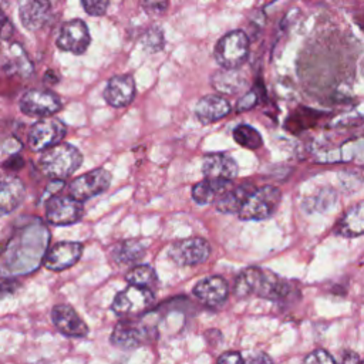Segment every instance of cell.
Wrapping results in <instances>:
<instances>
[{
	"instance_id": "7402d4cb",
	"label": "cell",
	"mask_w": 364,
	"mask_h": 364,
	"mask_svg": "<svg viewBox=\"0 0 364 364\" xmlns=\"http://www.w3.org/2000/svg\"><path fill=\"white\" fill-rule=\"evenodd\" d=\"M3 68L10 75L17 77H30L33 73V63L30 61L27 53L17 43L10 44V47L4 51Z\"/></svg>"
},
{
	"instance_id": "5b68a950",
	"label": "cell",
	"mask_w": 364,
	"mask_h": 364,
	"mask_svg": "<svg viewBox=\"0 0 364 364\" xmlns=\"http://www.w3.org/2000/svg\"><path fill=\"white\" fill-rule=\"evenodd\" d=\"M154 301L155 296L151 289L129 284L114 297L111 310L118 317H135L145 313Z\"/></svg>"
},
{
	"instance_id": "30bf717a",
	"label": "cell",
	"mask_w": 364,
	"mask_h": 364,
	"mask_svg": "<svg viewBox=\"0 0 364 364\" xmlns=\"http://www.w3.org/2000/svg\"><path fill=\"white\" fill-rule=\"evenodd\" d=\"M109 185L111 173L104 168H98L77 176L68 185V195L82 202L101 195L109 188Z\"/></svg>"
},
{
	"instance_id": "277c9868",
	"label": "cell",
	"mask_w": 364,
	"mask_h": 364,
	"mask_svg": "<svg viewBox=\"0 0 364 364\" xmlns=\"http://www.w3.org/2000/svg\"><path fill=\"white\" fill-rule=\"evenodd\" d=\"M249 55V37L242 30L225 34L215 46L213 57L222 68H239Z\"/></svg>"
},
{
	"instance_id": "d6a6232c",
	"label": "cell",
	"mask_w": 364,
	"mask_h": 364,
	"mask_svg": "<svg viewBox=\"0 0 364 364\" xmlns=\"http://www.w3.org/2000/svg\"><path fill=\"white\" fill-rule=\"evenodd\" d=\"M257 104V94L255 91H247L245 92L240 100L237 101V105H236V109L237 111H247L250 108H253L255 105Z\"/></svg>"
},
{
	"instance_id": "4316f807",
	"label": "cell",
	"mask_w": 364,
	"mask_h": 364,
	"mask_svg": "<svg viewBox=\"0 0 364 364\" xmlns=\"http://www.w3.org/2000/svg\"><path fill=\"white\" fill-rule=\"evenodd\" d=\"M125 280L129 284L139 286V287H146V289L152 290L158 283V276H156L152 266H149V264H136L127 273Z\"/></svg>"
},
{
	"instance_id": "4fadbf2b",
	"label": "cell",
	"mask_w": 364,
	"mask_h": 364,
	"mask_svg": "<svg viewBox=\"0 0 364 364\" xmlns=\"http://www.w3.org/2000/svg\"><path fill=\"white\" fill-rule=\"evenodd\" d=\"M82 249V243L80 242H57L46 252L43 264L53 272L65 270L80 260Z\"/></svg>"
},
{
	"instance_id": "e575fe53",
	"label": "cell",
	"mask_w": 364,
	"mask_h": 364,
	"mask_svg": "<svg viewBox=\"0 0 364 364\" xmlns=\"http://www.w3.org/2000/svg\"><path fill=\"white\" fill-rule=\"evenodd\" d=\"M243 357L237 351H230V353H223L222 355L218 357V363H242Z\"/></svg>"
},
{
	"instance_id": "5bb4252c",
	"label": "cell",
	"mask_w": 364,
	"mask_h": 364,
	"mask_svg": "<svg viewBox=\"0 0 364 364\" xmlns=\"http://www.w3.org/2000/svg\"><path fill=\"white\" fill-rule=\"evenodd\" d=\"M51 321L54 327L65 337L81 338L88 334L87 323L68 304H55L51 310Z\"/></svg>"
},
{
	"instance_id": "7a4b0ae2",
	"label": "cell",
	"mask_w": 364,
	"mask_h": 364,
	"mask_svg": "<svg viewBox=\"0 0 364 364\" xmlns=\"http://www.w3.org/2000/svg\"><path fill=\"white\" fill-rule=\"evenodd\" d=\"M82 164L81 152L71 144L58 142L41 151L38 166L51 179H65L71 176Z\"/></svg>"
},
{
	"instance_id": "d6986e66",
	"label": "cell",
	"mask_w": 364,
	"mask_h": 364,
	"mask_svg": "<svg viewBox=\"0 0 364 364\" xmlns=\"http://www.w3.org/2000/svg\"><path fill=\"white\" fill-rule=\"evenodd\" d=\"M230 109L232 107L226 98L218 94H208L196 102L195 115L200 124L209 125L225 118Z\"/></svg>"
},
{
	"instance_id": "2e32d148",
	"label": "cell",
	"mask_w": 364,
	"mask_h": 364,
	"mask_svg": "<svg viewBox=\"0 0 364 364\" xmlns=\"http://www.w3.org/2000/svg\"><path fill=\"white\" fill-rule=\"evenodd\" d=\"M135 91V81L132 75L119 74L109 78L104 90V100L114 108H122L132 102Z\"/></svg>"
},
{
	"instance_id": "52a82bcc",
	"label": "cell",
	"mask_w": 364,
	"mask_h": 364,
	"mask_svg": "<svg viewBox=\"0 0 364 364\" xmlns=\"http://www.w3.org/2000/svg\"><path fill=\"white\" fill-rule=\"evenodd\" d=\"M82 202L71 195H51L46 202V219L55 226H68L81 220Z\"/></svg>"
},
{
	"instance_id": "836d02e7",
	"label": "cell",
	"mask_w": 364,
	"mask_h": 364,
	"mask_svg": "<svg viewBox=\"0 0 364 364\" xmlns=\"http://www.w3.org/2000/svg\"><path fill=\"white\" fill-rule=\"evenodd\" d=\"M13 33H14V27L0 7V40H4V41L10 40Z\"/></svg>"
},
{
	"instance_id": "4dcf8cb0",
	"label": "cell",
	"mask_w": 364,
	"mask_h": 364,
	"mask_svg": "<svg viewBox=\"0 0 364 364\" xmlns=\"http://www.w3.org/2000/svg\"><path fill=\"white\" fill-rule=\"evenodd\" d=\"M142 9L149 16H161L166 11L169 0H141Z\"/></svg>"
},
{
	"instance_id": "8992f818",
	"label": "cell",
	"mask_w": 364,
	"mask_h": 364,
	"mask_svg": "<svg viewBox=\"0 0 364 364\" xmlns=\"http://www.w3.org/2000/svg\"><path fill=\"white\" fill-rule=\"evenodd\" d=\"M65 134H67V127L61 119L53 115L43 117L30 127L28 135H27V144L31 151L41 152L48 146L61 142Z\"/></svg>"
},
{
	"instance_id": "d590c367",
	"label": "cell",
	"mask_w": 364,
	"mask_h": 364,
	"mask_svg": "<svg viewBox=\"0 0 364 364\" xmlns=\"http://www.w3.org/2000/svg\"><path fill=\"white\" fill-rule=\"evenodd\" d=\"M336 361H341V363H358L361 361V357L358 354H355L354 351H344L341 353L340 358Z\"/></svg>"
},
{
	"instance_id": "f546056e",
	"label": "cell",
	"mask_w": 364,
	"mask_h": 364,
	"mask_svg": "<svg viewBox=\"0 0 364 364\" xmlns=\"http://www.w3.org/2000/svg\"><path fill=\"white\" fill-rule=\"evenodd\" d=\"M81 4L90 16H104L109 6V0H81Z\"/></svg>"
},
{
	"instance_id": "ac0fdd59",
	"label": "cell",
	"mask_w": 364,
	"mask_h": 364,
	"mask_svg": "<svg viewBox=\"0 0 364 364\" xmlns=\"http://www.w3.org/2000/svg\"><path fill=\"white\" fill-rule=\"evenodd\" d=\"M236 161L226 154H210L203 158L202 173L206 179L233 181L237 176Z\"/></svg>"
},
{
	"instance_id": "6da1fadb",
	"label": "cell",
	"mask_w": 364,
	"mask_h": 364,
	"mask_svg": "<svg viewBox=\"0 0 364 364\" xmlns=\"http://www.w3.org/2000/svg\"><path fill=\"white\" fill-rule=\"evenodd\" d=\"M233 291L240 299L257 296L267 300H280L289 293V284L269 270L247 267L236 277Z\"/></svg>"
},
{
	"instance_id": "83f0119b",
	"label": "cell",
	"mask_w": 364,
	"mask_h": 364,
	"mask_svg": "<svg viewBox=\"0 0 364 364\" xmlns=\"http://www.w3.org/2000/svg\"><path fill=\"white\" fill-rule=\"evenodd\" d=\"M233 139L243 148L257 149L262 146V135L253 127L247 124H240L233 129Z\"/></svg>"
},
{
	"instance_id": "603a6c76",
	"label": "cell",
	"mask_w": 364,
	"mask_h": 364,
	"mask_svg": "<svg viewBox=\"0 0 364 364\" xmlns=\"http://www.w3.org/2000/svg\"><path fill=\"white\" fill-rule=\"evenodd\" d=\"M256 186L250 182H243L239 186L226 189L216 200L215 206L220 213H237L240 206L243 205L247 195L255 189Z\"/></svg>"
},
{
	"instance_id": "e0dca14e",
	"label": "cell",
	"mask_w": 364,
	"mask_h": 364,
	"mask_svg": "<svg viewBox=\"0 0 364 364\" xmlns=\"http://www.w3.org/2000/svg\"><path fill=\"white\" fill-rule=\"evenodd\" d=\"M229 287L223 277L209 276L199 280L193 287V296L203 304L216 307L228 300Z\"/></svg>"
},
{
	"instance_id": "1f68e13d",
	"label": "cell",
	"mask_w": 364,
	"mask_h": 364,
	"mask_svg": "<svg viewBox=\"0 0 364 364\" xmlns=\"http://www.w3.org/2000/svg\"><path fill=\"white\" fill-rule=\"evenodd\" d=\"M303 361L306 364H330V363H336V358L326 350L317 348V350L311 351L310 354H307Z\"/></svg>"
},
{
	"instance_id": "9c48e42d",
	"label": "cell",
	"mask_w": 364,
	"mask_h": 364,
	"mask_svg": "<svg viewBox=\"0 0 364 364\" xmlns=\"http://www.w3.org/2000/svg\"><path fill=\"white\" fill-rule=\"evenodd\" d=\"M210 246L203 237H186L175 242L168 252V256L178 266H195L208 260Z\"/></svg>"
},
{
	"instance_id": "ffe728a7",
	"label": "cell",
	"mask_w": 364,
	"mask_h": 364,
	"mask_svg": "<svg viewBox=\"0 0 364 364\" xmlns=\"http://www.w3.org/2000/svg\"><path fill=\"white\" fill-rule=\"evenodd\" d=\"M51 0H24L20 6L21 24L31 31L43 28L51 18Z\"/></svg>"
},
{
	"instance_id": "74e56055",
	"label": "cell",
	"mask_w": 364,
	"mask_h": 364,
	"mask_svg": "<svg viewBox=\"0 0 364 364\" xmlns=\"http://www.w3.org/2000/svg\"><path fill=\"white\" fill-rule=\"evenodd\" d=\"M7 3H9V0H0V7L4 6V4H7Z\"/></svg>"
},
{
	"instance_id": "484cf974",
	"label": "cell",
	"mask_w": 364,
	"mask_h": 364,
	"mask_svg": "<svg viewBox=\"0 0 364 364\" xmlns=\"http://www.w3.org/2000/svg\"><path fill=\"white\" fill-rule=\"evenodd\" d=\"M145 255V246L136 239H127L119 242L112 249V256L119 264H131L141 260Z\"/></svg>"
},
{
	"instance_id": "3957f363",
	"label": "cell",
	"mask_w": 364,
	"mask_h": 364,
	"mask_svg": "<svg viewBox=\"0 0 364 364\" xmlns=\"http://www.w3.org/2000/svg\"><path fill=\"white\" fill-rule=\"evenodd\" d=\"M282 200V191L276 186L266 185L255 188L243 205L240 206L237 216L242 220H263L270 218L279 208Z\"/></svg>"
},
{
	"instance_id": "9a60e30c",
	"label": "cell",
	"mask_w": 364,
	"mask_h": 364,
	"mask_svg": "<svg viewBox=\"0 0 364 364\" xmlns=\"http://www.w3.org/2000/svg\"><path fill=\"white\" fill-rule=\"evenodd\" d=\"M26 198V186L14 175L0 173V218L14 212Z\"/></svg>"
},
{
	"instance_id": "8fae6325",
	"label": "cell",
	"mask_w": 364,
	"mask_h": 364,
	"mask_svg": "<svg viewBox=\"0 0 364 364\" xmlns=\"http://www.w3.org/2000/svg\"><path fill=\"white\" fill-rule=\"evenodd\" d=\"M55 43L60 50L80 55L87 51L91 43V34L82 20L74 18L61 26Z\"/></svg>"
},
{
	"instance_id": "8d00e7d4",
	"label": "cell",
	"mask_w": 364,
	"mask_h": 364,
	"mask_svg": "<svg viewBox=\"0 0 364 364\" xmlns=\"http://www.w3.org/2000/svg\"><path fill=\"white\" fill-rule=\"evenodd\" d=\"M245 363H272V357H269L266 353H257L256 355H250L247 358H243Z\"/></svg>"
},
{
	"instance_id": "cb8c5ba5",
	"label": "cell",
	"mask_w": 364,
	"mask_h": 364,
	"mask_svg": "<svg viewBox=\"0 0 364 364\" xmlns=\"http://www.w3.org/2000/svg\"><path fill=\"white\" fill-rule=\"evenodd\" d=\"M364 232V205L358 202L351 206L338 220L336 233L343 237H357Z\"/></svg>"
},
{
	"instance_id": "44dd1931",
	"label": "cell",
	"mask_w": 364,
	"mask_h": 364,
	"mask_svg": "<svg viewBox=\"0 0 364 364\" xmlns=\"http://www.w3.org/2000/svg\"><path fill=\"white\" fill-rule=\"evenodd\" d=\"M212 87L223 95H236L247 88V77L239 68H220L210 77Z\"/></svg>"
},
{
	"instance_id": "f1b7e54d",
	"label": "cell",
	"mask_w": 364,
	"mask_h": 364,
	"mask_svg": "<svg viewBox=\"0 0 364 364\" xmlns=\"http://www.w3.org/2000/svg\"><path fill=\"white\" fill-rule=\"evenodd\" d=\"M142 46L149 53H156L164 47V33L159 27L149 28L142 37Z\"/></svg>"
},
{
	"instance_id": "ba28073f",
	"label": "cell",
	"mask_w": 364,
	"mask_h": 364,
	"mask_svg": "<svg viewBox=\"0 0 364 364\" xmlns=\"http://www.w3.org/2000/svg\"><path fill=\"white\" fill-rule=\"evenodd\" d=\"M18 107L24 115L43 118L58 112L63 102L60 97L50 90L31 88L23 94Z\"/></svg>"
},
{
	"instance_id": "d4e9b609",
	"label": "cell",
	"mask_w": 364,
	"mask_h": 364,
	"mask_svg": "<svg viewBox=\"0 0 364 364\" xmlns=\"http://www.w3.org/2000/svg\"><path fill=\"white\" fill-rule=\"evenodd\" d=\"M230 186V181H213L205 178L192 188V199L198 205H208L215 202Z\"/></svg>"
},
{
	"instance_id": "7c38bea8",
	"label": "cell",
	"mask_w": 364,
	"mask_h": 364,
	"mask_svg": "<svg viewBox=\"0 0 364 364\" xmlns=\"http://www.w3.org/2000/svg\"><path fill=\"white\" fill-rule=\"evenodd\" d=\"M111 344L121 350H134L148 340V327L132 317L118 321L111 333Z\"/></svg>"
}]
</instances>
